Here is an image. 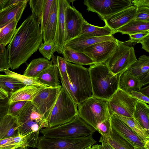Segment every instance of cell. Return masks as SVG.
<instances>
[{"mask_svg":"<svg viewBox=\"0 0 149 149\" xmlns=\"http://www.w3.org/2000/svg\"><path fill=\"white\" fill-rule=\"evenodd\" d=\"M77 107L79 116L96 130L98 124L111 117L108 100L92 96Z\"/></svg>","mask_w":149,"mask_h":149,"instance_id":"7","label":"cell"},{"mask_svg":"<svg viewBox=\"0 0 149 149\" xmlns=\"http://www.w3.org/2000/svg\"><path fill=\"white\" fill-rule=\"evenodd\" d=\"M52 65L40 73L36 78L42 84L48 87H57L60 85L56 57L54 55L52 57Z\"/></svg>","mask_w":149,"mask_h":149,"instance_id":"23","label":"cell"},{"mask_svg":"<svg viewBox=\"0 0 149 149\" xmlns=\"http://www.w3.org/2000/svg\"><path fill=\"white\" fill-rule=\"evenodd\" d=\"M149 34V31L142 32L129 35L130 39L126 42V43H139L144 37Z\"/></svg>","mask_w":149,"mask_h":149,"instance_id":"44","label":"cell"},{"mask_svg":"<svg viewBox=\"0 0 149 149\" xmlns=\"http://www.w3.org/2000/svg\"><path fill=\"white\" fill-rule=\"evenodd\" d=\"M92 146H90L89 147H88L86 148L85 149H91V148Z\"/></svg>","mask_w":149,"mask_h":149,"instance_id":"57","label":"cell"},{"mask_svg":"<svg viewBox=\"0 0 149 149\" xmlns=\"http://www.w3.org/2000/svg\"><path fill=\"white\" fill-rule=\"evenodd\" d=\"M53 0H44L40 26V30L42 33L49 15Z\"/></svg>","mask_w":149,"mask_h":149,"instance_id":"39","label":"cell"},{"mask_svg":"<svg viewBox=\"0 0 149 149\" xmlns=\"http://www.w3.org/2000/svg\"><path fill=\"white\" fill-rule=\"evenodd\" d=\"M2 28H0V32H1V30H2Z\"/></svg>","mask_w":149,"mask_h":149,"instance_id":"58","label":"cell"},{"mask_svg":"<svg viewBox=\"0 0 149 149\" xmlns=\"http://www.w3.org/2000/svg\"><path fill=\"white\" fill-rule=\"evenodd\" d=\"M141 44L142 49L149 52V34L144 37L139 42Z\"/></svg>","mask_w":149,"mask_h":149,"instance_id":"50","label":"cell"},{"mask_svg":"<svg viewBox=\"0 0 149 149\" xmlns=\"http://www.w3.org/2000/svg\"><path fill=\"white\" fill-rule=\"evenodd\" d=\"M134 147L135 149H147L145 146L139 147Z\"/></svg>","mask_w":149,"mask_h":149,"instance_id":"55","label":"cell"},{"mask_svg":"<svg viewBox=\"0 0 149 149\" xmlns=\"http://www.w3.org/2000/svg\"><path fill=\"white\" fill-rule=\"evenodd\" d=\"M8 98L9 97L4 100L0 99V123L8 114L10 106L8 103Z\"/></svg>","mask_w":149,"mask_h":149,"instance_id":"45","label":"cell"},{"mask_svg":"<svg viewBox=\"0 0 149 149\" xmlns=\"http://www.w3.org/2000/svg\"><path fill=\"white\" fill-rule=\"evenodd\" d=\"M143 86H146L149 83V74H148L140 80Z\"/></svg>","mask_w":149,"mask_h":149,"instance_id":"53","label":"cell"},{"mask_svg":"<svg viewBox=\"0 0 149 149\" xmlns=\"http://www.w3.org/2000/svg\"><path fill=\"white\" fill-rule=\"evenodd\" d=\"M149 106L146 103L137 100L133 117L142 128L149 134Z\"/></svg>","mask_w":149,"mask_h":149,"instance_id":"26","label":"cell"},{"mask_svg":"<svg viewBox=\"0 0 149 149\" xmlns=\"http://www.w3.org/2000/svg\"><path fill=\"white\" fill-rule=\"evenodd\" d=\"M70 2L67 0H58L57 23L55 42L56 52L63 54L66 39L65 11L66 8L70 6Z\"/></svg>","mask_w":149,"mask_h":149,"instance_id":"15","label":"cell"},{"mask_svg":"<svg viewBox=\"0 0 149 149\" xmlns=\"http://www.w3.org/2000/svg\"><path fill=\"white\" fill-rule=\"evenodd\" d=\"M137 8L132 5L104 19L105 25L114 32L125 25L135 16Z\"/></svg>","mask_w":149,"mask_h":149,"instance_id":"18","label":"cell"},{"mask_svg":"<svg viewBox=\"0 0 149 149\" xmlns=\"http://www.w3.org/2000/svg\"><path fill=\"white\" fill-rule=\"evenodd\" d=\"M6 46L0 44V72L9 68L8 52Z\"/></svg>","mask_w":149,"mask_h":149,"instance_id":"40","label":"cell"},{"mask_svg":"<svg viewBox=\"0 0 149 149\" xmlns=\"http://www.w3.org/2000/svg\"><path fill=\"white\" fill-rule=\"evenodd\" d=\"M137 60L134 47L118 40L116 49L105 63L110 71L116 75L127 70Z\"/></svg>","mask_w":149,"mask_h":149,"instance_id":"8","label":"cell"},{"mask_svg":"<svg viewBox=\"0 0 149 149\" xmlns=\"http://www.w3.org/2000/svg\"><path fill=\"white\" fill-rule=\"evenodd\" d=\"M12 115L17 118L21 135L39 134L42 129L49 127L48 119L39 113L31 101H27L20 110Z\"/></svg>","mask_w":149,"mask_h":149,"instance_id":"5","label":"cell"},{"mask_svg":"<svg viewBox=\"0 0 149 149\" xmlns=\"http://www.w3.org/2000/svg\"><path fill=\"white\" fill-rule=\"evenodd\" d=\"M96 130L78 115L70 121L56 126L42 129V136L49 138H77L93 135Z\"/></svg>","mask_w":149,"mask_h":149,"instance_id":"4","label":"cell"},{"mask_svg":"<svg viewBox=\"0 0 149 149\" xmlns=\"http://www.w3.org/2000/svg\"><path fill=\"white\" fill-rule=\"evenodd\" d=\"M22 0H0V10L2 9L13 4L17 3Z\"/></svg>","mask_w":149,"mask_h":149,"instance_id":"48","label":"cell"},{"mask_svg":"<svg viewBox=\"0 0 149 149\" xmlns=\"http://www.w3.org/2000/svg\"><path fill=\"white\" fill-rule=\"evenodd\" d=\"M78 115L77 106L62 87L49 116V127L68 122Z\"/></svg>","mask_w":149,"mask_h":149,"instance_id":"6","label":"cell"},{"mask_svg":"<svg viewBox=\"0 0 149 149\" xmlns=\"http://www.w3.org/2000/svg\"><path fill=\"white\" fill-rule=\"evenodd\" d=\"M22 149V148H17V149Z\"/></svg>","mask_w":149,"mask_h":149,"instance_id":"59","label":"cell"},{"mask_svg":"<svg viewBox=\"0 0 149 149\" xmlns=\"http://www.w3.org/2000/svg\"><path fill=\"white\" fill-rule=\"evenodd\" d=\"M134 19L144 22H149V8H137Z\"/></svg>","mask_w":149,"mask_h":149,"instance_id":"42","label":"cell"},{"mask_svg":"<svg viewBox=\"0 0 149 149\" xmlns=\"http://www.w3.org/2000/svg\"><path fill=\"white\" fill-rule=\"evenodd\" d=\"M0 85L8 94L15 92L25 86L17 79L11 76L0 74Z\"/></svg>","mask_w":149,"mask_h":149,"instance_id":"33","label":"cell"},{"mask_svg":"<svg viewBox=\"0 0 149 149\" xmlns=\"http://www.w3.org/2000/svg\"><path fill=\"white\" fill-rule=\"evenodd\" d=\"M127 70L131 75L140 80L149 74V56L145 55L140 56Z\"/></svg>","mask_w":149,"mask_h":149,"instance_id":"28","label":"cell"},{"mask_svg":"<svg viewBox=\"0 0 149 149\" xmlns=\"http://www.w3.org/2000/svg\"><path fill=\"white\" fill-rule=\"evenodd\" d=\"M62 88V86L60 85L57 87L43 88L36 94L31 101L39 113L48 120Z\"/></svg>","mask_w":149,"mask_h":149,"instance_id":"12","label":"cell"},{"mask_svg":"<svg viewBox=\"0 0 149 149\" xmlns=\"http://www.w3.org/2000/svg\"><path fill=\"white\" fill-rule=\"evenodd\" d=\"M99 141L101 143L102 147L104 149H115L108 143L103 136H101Z\"/></svg>","mask_w":149,"mask_h":149,"instance_id":"51","label":"cell"},{"mask_svg":"<svg viewBox=\"0 0 149 149\" xmlns=\"http://www.w3.org/2000/svg\"><path fill=\"white\" fill-rule=\"evenodd\" d=\"M9 97L8 94L0 90V99L4 100Z\"/></svg>","mask_w":149,"mask_h":149,"instance_id":"54","label":"cell"},{"mask_svg":"<svg viewBox=\"0 0 149 149\" xmlns=\"http://www.w3.org/2000/svg\"><path fill=\"white\" fill-rule=\"evenodd\" d=\"M104 137L115 149H135L130 143L111 128L110 137Z\"/></svg>","mask_w":149,"mask_h":149,"instance_id":"32","label":"cell"},{"mask_svg":"<svg viewBox=\"0 0 149 149\" xmlns=\"http://www.w3.org/2000/svg\"><path fill=\"white\" fill-rule=\"evenodd\" d=\"M0 90L1 91H3V92H5L3 90V89H2V88H1V86H0Z\"/></svg>","mask_w":149,"mask_h":149,"instance_id":"56","label":"cell"},{"mask_svg":"<svg viewBox=\"0 0 149 149\" xmlns=\"http://www.w3.org/2000/svg\"><path fill=\"white\" fill-rule=\"evenodd\" d=\"M111 127L128 141L134 146H145L144 142L127 125L114 114L111 116Z\"/></svg>","mask_w":149,"mask_h":149,"instance_id":"17","label":"cell"},{"mask_svg":"<svg viewBox=\"0 0 149 149\" xmlns=\"http://www.w3.org/2000/svg\"><path fill=\"white\" fill-rule=\"evenodd\" d=\"M43 88L33 86H25L10 94L8 103L10 105L18 101H31L36 94Z\"/></svg>","mask_w":149,"mask_h":149,"instance_id":"24","label":"cell"},{"mask_svg":"<svg viewBox=\"0 0 149 149\" xmlns=\"http://www.w3.org/2000/svg\"><path fill=\"white\" fill-rule=\"evenodd\" d=\"M27 102L26 101H18L9 105L8 114L12 115L17 112L22 108Z\"/></svg>","mask_w":149,"mask_h":149,"instance_id":"46","label":"cell"},{"mask_svg":"<svg viewBox=\"0 0 149 149\" xmlns=\"http://www.w3.org/2000/svg\"><path fill=\"white\" fill-rule=\"evenodd\" d=\"M56 63L60 78L68 76L67 72V61L63 58L57 56Z\"/></svg>","mask_w":149,"mask_h":149,"instance_id":"43","label":"cell"},{"mask_svg":"<svg viewBox=\"0 0 149 149\" xmlns=\"http://www.w3.org/2000/svg\"><path fill=\"white\" fill-rule=\"evenodd\" d=\"M117 40L112 35L89 38L78 36L66 42L64 49L69 48L75 52L83 53L86 48L95 44L106 41L116 42Z\"/></svg>","mask_w":149,"mask_h":149,"instance_id":"19","label":"cell"},{"mask_svg":"<svg viewBox=\"0 0 149 149\" xmlns=\"http://www.w3.org/2000/svg\"><path fill=\"white\" fill-rule=\"evenodd\" d=\"M139 92L145 96L149 97V86L148 85L144 87L141 88Z\"/></svg>","mask_w":149,"mask_h":149,"instance_id":"52","label":"cell"},{"mask_svg":"<svg viewBox=\"0 0 149 149\" xmlns=\"http://www.w3.org/2000/svg\"><path fill=\"white\" fill-rule=\"evenodd\" d=\"M113 114L130 127L141 138L144 144L149 142V134L144 130L133 117H127Z\"/></svg>","mask_w":149,"mask_h":149,"instance_id":"34","label":"cell"},{"mask_svg":"<svg viewBox=\"0 0 149 149\" xmlns=\"http://www.w3.org/2000/svg\"><path fill=\"white\" fill-rule=\"evenodd\" d=\"M38 49L45 58L50 61L54 53L56 52L57 47L54 42L47 43L42 42L39 46Z\"/></svg>","mask_w":149,"mask_h":149,"instance_id":"38","label":"cell"},{"mask_svg":"<svg viewBox=\"0 0 149 149\" xmlns=\"http://www.w3.org/2000/svg\"><path fill=\"white\" fill-rule=\"evenodd\" d=\"M39 134L30 133L0 140V149H28L36 147Z\"/></svg>","mask_w":149,"mask_h":149,"instance_id":"16","label":"cell"},{"mask_svg":"<svg viewBox=\"0 0 149 149\" xmlns=\"http://www.w3.org/2000/svg\"><path fill=\"white\" fill-rule=\"evenodd\" d=\"M96 141L93 135L77 138H49L39 137L38 149H85L92 146Z\"/></svg>","mask_w":149,"mask_h":149,"instance_id":"9","label":"cell"},{"mask_svg":"<svg viewBox=\"0 0 149 149\" xmlns=\"http://www.w3.org/2000/svg\"><path fill=\"white\" fill-rule=\"evenodd\" d=\"M138 100L121 90H117L108 100L111 116L115 114L127 117H133L136 101Z\"/></svg>","mask_w":149,"mask_h":149,"instance_id":"10","label":"cell"},{"mask_svg":"<svg viewBox=\"0 0 149 149\" xmlns=\"http://www.w3.org/2000/svg\"><path fill=\"white\" fill-rule=\"evenodd\" d=\"M19 125L17 118L7 114L0 123V140L20 135Z\"/></svg>","mask_w":149,"mask_h":149,"instance_id":"22","label":"cell"},{"mask_svg":"<svg viewBox=\"0 0 149 149\" xmlns=\"http://www.w3.org/2000/svg\"><path fill=\"white\" fill-rule=\"evenodd\" d=\"M32 15L40 25L44 0H30L29 1Z\"/></svg>","mask_w":149,"mask_h":149,"instance_id":"37","label":"cell"},{"mask_svg":"<svg viewBox=\"0 0 149 149\" xmlns=\"http://www.w3.org/2000/svg\"><path fill=\"white\" fill-rule=\"evenodd\" d=\"M6 75L12 77L21 82L25 86H33L38 88H46L48 87L42 84L36 78L29 77L5 69L3 71Z\"/></svg>","mask_w":149,"mask_h":149,"instance_id":"35","label":"cell"},{"mask_svg":"<svg viewBox=\"0 0 149 149\" xmlns=\"http://www.w3.org/2000/svg\"><path fill=\"white\" fill-rule=\"evenodd\" d=\"M67 61L79 65H91L94 64L92 60L84 53L75 52L69 48H65L63 54Z\"/></svg>","mask_w":149,"mask_h":149,"instance_id":"30","label":"cell"},{"mask_svg":"<svg viewBox=\"0 0 149 149\" xmlns=\"http://www.w3.org/2000/svg\"><path fill=\"white\" fill-rule=\"evenodd\" d=\"M114 32L106 25L100 27L91 24L85 20L83 24L81 35L82 37H95L112 35Z\"/></svg>","mask_w":149,"mask_h":149,"instance_id":"27","label":"cell"},{"mask_svg":"<svg viewBox=\"0 0 149 149\" xmlns=\"http://www.w3.org/2000/svg\"><path fill=\"white\" fill-rule=\"evenodd\" d=\"M132 0H84L86 9L97 14L103 20L132 5Z\"/></svg>","mask_w":149,"mask_h":149,"instance_id":"11","label":"cell"},{"mask_svg":"<svg viewBox=\"0 0 149 149\" xmlns=\"http://www.w3.org/2000/svg\"><path fill=\"white\" fill-rule=\"evenodd\" d=\"M129 94L138 100L143 102L146 103H149V98L145 96L139 91H132Z\"/></svg>","mask_w":149,"mask_h":149,"instance_id":"47","label":"cell"},{"mask_svg":"<svg viewBox=\"0 0 149 149\" xmlns=\"http://www.w3.org/2000/svg\"><path fill=\"white\" fill-rule=\"evenodd\" d=\"M58 14V0H54L49 15L43 30V43L55 42Z\"/></svg>","mask_w":149,"mask_h":149,"instance_id":"21","label":"cell"},{"mask_svg":"<svg viewBox=\"0 0 149 149\" xmlns=\"http://www.w3.org/2000/svg\"><path fill=\"white\" fill-rule=\"evenodd\" d=\"M131 3L132 5L136 8H149V0H132Z\"/></svg>","mask_w":149,"mask_h":149,"instance_id":"49","label":"cell"},{"mask_svg":"<svg viewBox=\"0 0 149 149\" xmlns=\"http://www.w3.org/2000/svg\"><path fill=\"white\" fill-rule=\"evenodd\" d=\"M143 87L140 80L126 70L119 75L118 88L129 94L132 91H139Z\"/></svg>","mask_w":149,"mask_h":149,"instance_id":"25","label":"cell"},{"mask_svg":"<svg viewBox=\"0 0 149 149\" xmlns=\"http://www.w3.org/2000/svg\"><path fill=\"white\" fill-rule=\"evenodd\" d=\"M88 69L92 97L108 100L118 88L119 74H113L105 63L94 64Z\"/></svg>","mask_w":149,"mask_h":149,"instance_id":"3","label":"cell"},{"mask_svg":"<svg viewBox=\"0 0 149 149\" xmlns=\"http://www.w3.org/2000/svg\"><path fill=\"white\" fill-rule=\"evenodd\" d=\"M40 25L31 15L16 29L7 48L9 68L17 69L38 49L43 40Z\"/></svg>","mask_w":149,"mask_h":149,"instance_id":"1","label":"cell"},{"mask_svg":"<svg viewBox=\"0 0 149 149\" xmlns=\"http://www.w3.org/2000/svg\"><path fill=\"white\" fill-rule=\"evenodd\" d=\"M18 22L14 20L3 28L0 32V44L6 46L11 41L14 34Z\"/></svg>","mask_w":149,"mask_h":149,"instance_id":"36","label":"cell"},{"mask_svg":"<svg viewBox=\"0 0 149 149\" xmlns=\"http://www.w3.org/2000/svg\"><path fill=\"white\" fill-rule=\"evenodd\" d=\"M118 45L117 41H106L99 42L87 47L83 53L95 63H105L112 54Z\"/></svg>","mask_w":149,"mask_h":149,"instance_id":"14","label":"cell"},{"mask_svg":"<svg viewBox=\"0 0 149 149\" xmlns=\"http://www.w3.org/2000/svg\"><path fill=\"white\" fill-rule=\"evenodd\" d=\"M67 72L68 79L61 80L62 87L78 106L92 96L89 70L67 61Z\"/></svg>","mask_w":149,"mask_h":149,"instance_id":"2","label":"cell"},{"mask_svg":"<svg viewBox=\"0 0 149 149\" xmlns=\"http://www.w3.org/2000/svg\"><path fill=\"white\" fill-rule=\"evenodd\" d=\"M29 1L22 0L18 3L0 10V28H3L14 20L18 22Z\"/></svg>","mask_w":149,"mask_h":149,"instance_id":"20","label":"cell"},{"mask_svg":"<svg viewBox=\"0 0 149 149\" xmlns=\"http://www.w3.org/2000/svg\"><path fill=\"white\" fill-rule=\"evenodd\" d=\"M52 64V60L50 61L42 58L34 59L28 65L23 75L36 78L40 73L50 67Z\"/></svg>","mask_w":149,"mask_h":149,"instance_id":"29","label":"cell"},{"mask_svg":"<svg viewBox=\"0 0 149 149\" xmlns=\"http://www.w3.org/2000/svg\"><path fill=\"white\" fill-rule=\"evenodd\" d=\"M65 15V43L81 35L83 24L85 19L82 14L73 6L66 8Z\"/></svg>","mask_w":149,"mask_h":149,"instance_id":"13","label":"cell"},{"mask_svg":"<svg viewBox=\"0 0 149 149\" xmlns=\"http://www.w3.org/2000/svg\"><path fill=\"white\" fill-rule=\"evenodd\" d=\"M111 128L110 118L98 124L96 130L103 136L110 137Z\"/></svg>","mask_w":149,"mask_h":149,"instance_id":"41","label":"cell"},{"mask_svg":"<svg viewBox=\"0 0 149 149\" xmlns=\"http://www.w3.org/2000/svg\"><path fill=\"white\" fill-rule=\"evenodd\" d=\"M147 31H149V22H144L133 19L116 30L115 33L119 32L122 34L129 35Z\"/></svg>","mask_w":149,"mask_h":149,"instance_id":"31","label":"cell"}]
</instances>
